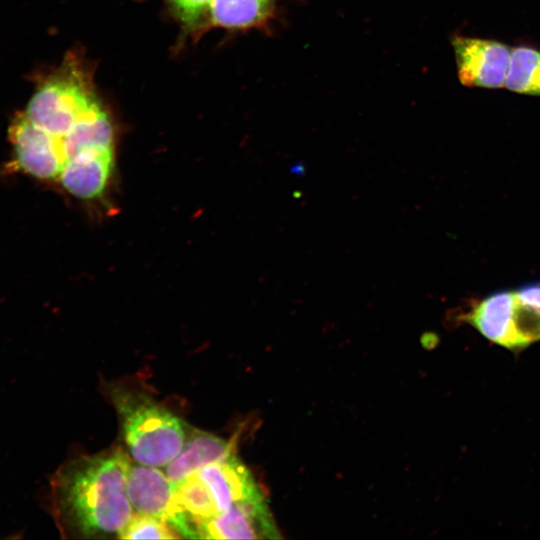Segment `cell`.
Segmentation results:
<instances>
[{"mask_svg":"<svg viewBox=\"0 0 540 540\" xmlns=\"http://www.w3.org/2000/svg\"><path fill=\"white\" fill-rule=\"evenodd\" d=\"M130 466L119 448L61 465L51 479L50 501L64 537H119L134 514L127 493Z\"/></svg>","mask_w":540,"mask_h":540,"instance_id":"1","label":"cell"},{"mask_svg":"<svg viewBox=\"0 0 540 540\" xmlns=\"http://www.w3.org/2000/svg\"><path fill=\"white\" fill-rule=\"evenodd\" d=\"M109 395L126 446L137 463L165 467L178 455L188 431L179 417L136 389L115 385Z\"/></svg>","mask_w":540,"mask_h":540,"instance_id":"2","label":"cell"},{"mask_svg":"<svg viewBox=\"0 0 540 540\" xmlns=\"http://www.w3.org/2000/svg\"><path fill=\"white\" fill-rule=\"evenodd\" d=\"M487 340L511 350L540 340V283L499 291L463 316Z\"/></svg>","mask_w":540,"mask_h":540,"instance_id":"3","label":"cell"},{"mask_svg":"<svg viewBox=\"0 0 540 540\" xmlns=\"http://www.w3.org/2000/svg\"><path fill=\"white\" fill-rule=\"evenodd\" d=\"M96 103L84 74L67 63L39 86L25 115L40 129L60 138Z\"/></svg>","mask_w":540,"mask_h":540,"instance_id":"4","label":"cell"},{"mask_svg":"<svg viewBox=\"0 0 540 540\" xmlns=\"http://www.w3.org/2000/svg\"><path fill=\"white\" fill-rule=\"evenodd\" d=\"M127 493L135 513L165 521L182 538H198L195 524L178 503L173 483L157 467L131 463Z\"/></svg>","mask_w":540,"mask_h":540,"instance_id":"5","label":"cell"},{"mask_svg":"<svg viewBox=\"0 0 540 540\" xmlns=\"http://www.w3.org/2000/svg\"><path fill=\"white\" fill-rule=\"evenodd\" d=\"M452 45L459 81L467 87H505L511 51L507 44L465 36H455Z\"/></svg>","mask_w":540,"mask_h":540,"instance_id":"6","label":"cell"},{"mask_svg":"<svg viewBox=\"0 0 540 540\" xmlns=\"http://www.w3.org/2000/svg\"><path fill=\"white\" fill-rule=\"evenodd\" d=\"M8 134L17 170L40 180L58 181L63 163L54 136L31 123L25 112L14 116Z\"/></svg>","mask_w":540,"mask_h":540,"instance_id":"7","label":"cell"},{"mask_svg":"<svg viewBox=\"0 0 540 540\" xmlns=\"http://www.w3.org/2000/svg\"><path fill=\"white\" fill-rule=\"evenodd\" d=\"M198 538L259 539L279 538L266 500L231 506L227 511L197 525Z\"/></svg>","mask_w":540,"mask_h":540,"instance_id":"8","label":"cell"},{"mask_svg":"<svg viewBox=\"0 0 540 540\" xmlns=\"http://www.w3.org/2000/svg\"><path fill=\"white\" fill-rule=\"evenodd\" d=\"M195 473L210 489L219 513L235 504L264 498L251 472L235 454Z\"/></svg>","mask_w":540,"mask_h":540,"instance_id":"9","label":"cell"},{"mask_svg":"<svg viewBox=\"0 0 540 540\" xmlns=\"http://www.w3.org/2000/svg\"><path fill=\"white\" fill-rule=\"evenodd\" d=\"M55 138L60 148L63 169L70 161L86 153L114 150L113 126L99 103L87 111L67 134Z\"/></svg>","mask_w":540,"mask_h":540,"instance_id":"10","label":"cell"},{"mask_svg":"<svg viewBox=\"0 0 540 540\" xmlns=\"http://www.w3.org/2000/svg\"><path fill=\"white\" fill-rule=\"evenodd\" d=\"M114 155V150H106L79 156L65 166L57 182L77 198L99 197L112 175Z\"/></svg>","mask_w":540,"mask_h":540,"instance_id":"11","label":"cell"},{"mask_svg":"<svg viewBox=\"0 0 540 540\" xmlns=\"http://www.w3.org/2000/svg\"><path fill=\"white\" fill-rule=\"evenodd\" d=\"M234 444L211 433L192 429L178 455L165 466V473L176 484L199 469L234 455Z\"/></svg>","mask_w":540,"mask_h":540,"instance_id":"12","label":"cell"},{"mask_svg":"<svg viewBox=\"0 0 540 540\" xmlns=\"http://www.w3.org/2000/svg\"><path fill=\"white\" fill-rule=\"evenodd\" d=\"M274 0H213L208 9L213 25L246 28L265 20Z\"/></svg>","mask_w":540,"mask_h":540,"instance_id":"13","label":"cell"},{"mask_svg":"<svg viewBox=\"0 0 540 540\" xmlns=\"http://www.w3.org/2000/svg\"><path fill=\"white\" fill-rule=\"evenodd\" d=\"M505 87L515 93L540 96V50L520 45L512 48Z\"/></svg>","mask_w":540,"mask_h":540,"instance_id":"14","label":"cell"},{"mask_svg":"<svg viewBox=\"0 0 540 540\" xmlns=\"http://www.w3.org/2000/svg\"><path fill=\"white\" fill-rule=\"evenodd\" d=\"M173 485L178 503L196 530L200 522L220 514L210 489L196 473Z\"/></svg>","mask_w":540,"mask_h":540,"instance_id":"15","label":"cell"},{"mask_svg":"<svg viewBox=\"0 0 540 540\" xmlns=\"http://www.w3.org/2000/svg\"><path fill=\"white\" fill-rule=\"evenodd\" d=\"M121 539H174L179 534L165 521L153 516L134 513L120 533Z\"/></svg>","mask_w":540,"mask_h":540,"instance_id":"16","label":"cell"},{"mask_svg":"<svg viewBox=\"0 0 540 540\" xmlns=\"http://www.w3.org/2000/svg\"><path fill=\"white\" fill-rule=\"evenodd\" d=\"M213 0H169L178 14L179 18L186 25L195 26L208 13L209 6Z\"/></svg>","mask_w":540,"mask_h":540,"instance_id":"17","label":"cell"}]
</instances>
